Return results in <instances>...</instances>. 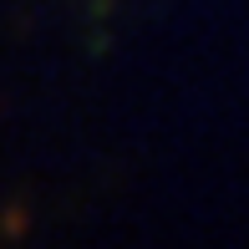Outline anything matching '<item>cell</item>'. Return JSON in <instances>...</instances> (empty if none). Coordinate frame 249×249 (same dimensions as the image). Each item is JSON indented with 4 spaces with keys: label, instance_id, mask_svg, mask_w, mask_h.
I'll list each match as a JSON object with an SVG mask.
<instances>
[{
    "label": "cell",
    "instance_id": "cell-1",
    "mask_svg": "<svg viewBox=\"0 0 249 249\" xmlns=\"http://www.w3.org/2000/svg\"><path fill=\"white\" fill-rule=\"evenodd\" d=\"M0 234H5V239H26L31 234V209L26 203H5V209H0Z\"/></svg>",
    "mask_w": 249,
    "mask_h": 249
},
{
    "label": "cell",
    "instance_id": "cell-3",
    "mask_svg": "<svg viewBox=\"0 0 249 249\" xmlns=\"http://www.w3.org/2000/svg\"><path fill=\"white\" fill-rule=\"evenodd\" d=\"M87 10H92V16H97V20H107V16H112V10H117V0H92V5H87Z\"/></svg>",
    "mask_w": 249,
    "mask_h": 249
},
{
    "label": "cell",
    "instance_id": "cell-2",
    "mask_svg": "<svg viewBox=\"0 0 249 249\" xmlns=\"http://www.w3.org/2000/svg\"><path fill=\"white\" fill-rule=\"evenodd\" d=\"M87 51H92V56H107V51H112V31H97V36H87Z\"/></svg>",
    "mask_w": 249,
    "mask_h": 249
}]
</instances>
